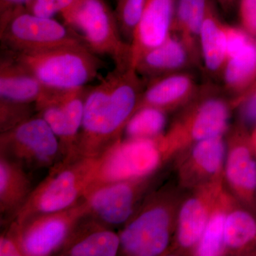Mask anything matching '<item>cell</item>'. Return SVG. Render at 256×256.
<instances>
[{
  "instance_id": "1",
  "label": "cell",
  "mask_w": 256,
  "mask_h": 256,
  "mask_svg": "<svg viewBox=\"0 0 256 256\" xmlns=\"http://www.w3.org/2000/svg\"><path fill=\"white\" fill-rule=\"evenodd\" d=\"M132 66L116 67L90 88L74 154L98 158L121 140L146 86Z\"/></svg>"
},
{
  "instance_id": "2",
  "label": "cell",
  "mask_w": 256,
  "mask_h": 256,
  "mask_svg": "<svg viewBox=\"0 0 256 256\" xmlns=\"http://www.w3.org/2000/svg\"><path fill=\"white\" fill-rule=\"evenodd\" d=\"M180 186L152 190L119 233L120 252L129 256H170L178 210L184 195Z\"/></svg>"
},
{
  "instance_id": "3",
  "label": "cell",
  "mask_w": 256,
  "mask_h": 256,
  "mask_svg": "<svg viewBox=\"0 0 256 256\" xmlns=\"http://www.w3.org/2000/svg\"><path fill=\"white\" fill-rule=\"evenodd\" d=\"M99 160L100 156H64L35 186L12 222L21 223L34 216L66 210L82 201L94 182Z\"/></svg>"
},
{
  "instance_id": "4",
  "label": "cell",
  "mask_w": 256,
  "mask_h": 256,
  "mask_svg": "<svg viewBox=\"0 0 256 256\" xmlns=\"http://www.w3.org/2000/svg\"><path fill=\"white\" fill-rule=\"evenodd\" d=\"M234 106V100L228 101L216 92L198 90L160 138V146L166 161L194 143L226 136Z\"/></svg>"
},
{
  "instance_id": "5",
  "label": "cell",
  "mask_w": 256,
  "mask_h": 256,
  "mask_svg": "<svg viewBox=\"0 0 256 256\" xmlns=\"http://www.w3.org/2000/svg\"><path fill=\"white\" fill-rule=\"evenodd\" d=\"M4 50L32 72L45 86L56 90L86 86L104 66L98 55L85 45L34 52Z\"/></svg>"
},
{
  "instance_id": "6",
  "label": "cell",
  "mask_w": 256,
  "mask_h": 256,
  "mask_svg": "<svg viewBox=\"0 0 256 256\" xmlns=\"http://www.w3.org/2000/svg\"><path fill=\"white\" fill-rule=\"evenodd\" d=\"M62 18L96 54L110 57L116 67L132 66L130 44L122 38L114 11L105 0H80Z\"/></svg>"
},
{
  "instance_id": "7",
  "label": "cell",
  "mask_w": 256,
  "mask_h": 256,
  "mask_svg": "<svg viewBox=\"0 0 256 256\" xmlns=\"http://www.w3.org/2000/svg\"><path fill=\"white\" fill-rule=\"evenodd\" d=\"M2 50L34 52L85 44L76 32L54 18L32 14L25 8L0 20Z\"/></svg>"
},
{
  "instance_id": "8",
  "label": "cell",
  "mask_w": 256,
  "mask_h": 256,
  "mask_svg": "<svg viewBox=\"0 0 256 256\" xmlns=\"http://www.w3.org/2000/svg\"><path fill=\"white\" fill-rule=\"evenodd\" d=\"M160 138H126L114 143L100 156L95 178L88 191L105 184L144 178L159 171L166 162Z\"/></svg>"
},
{
  "instance_id": "9",
  "label": "cell",
  "mask_w": 256,
  "mask_h": 256,
  "mask_svg": "<svg viewBox=\"0 0 256 256\" xmlns=\"http://www.w3.org/2000/svg\"><path fill=\"white\" fill-rule=\"evenodd\" d=\"M0 156L28 171L50 168L64 158L60 140L38 114L0 136Z\"/></svg>"
},
{
  "instance_id": "10",
  "label": "cell",
  "mask_w": 256,
  "mask_h": 256,
  "mask_svg": "<svg viewBox=\"0 0 256 256\" xmlns=\"http://www.w3.org/2000/svg\"><path fill=\"white\" fill-rule=\"evenodd\" d=\"M89 213L86 200L70 208L30 217L21 223H9L14 228L23 256L58 254L80 220Z\"/></svg>"
},
{
  "instance_id": "11",
  "label": "cell",
  "mask_w": 256,
  "mask_h": 256,
  "mask_svg": "<svg viewBox=\"0 0 256 256\" xmlns=\"http://www.w3.org/2000/svg\"><path fill=\"white\" fill-rule=\"evenodd\" d=\"M160 170L144 178L105 184L90 188L84 200L89 214L107 226L124 225L159 178Z\"/></svg>"
},
{
  "instance_id": "12",
  "label": "cell",
  "mask_w": 256,
  "mask_h": 256,
  "mask_svg": "<svg viewBox=\"0 0 256 256\" xmlns=\"http://www.w3.org/2000/svg\"><path fill=\"white\" fill-rule=\"evenodd\" d=\"M226 188L237 201L256 214V150L252 133L242 124L226 134Z\"/></svg>"
},
{
  "instance_id": "13",
  "label": "cell",
  "mask_w": 256,
  "mask_h": 256,
  "mask_svg": "<svg viewBox=\"0 0 256 256\" xmlns=\"http://www.w3.org/2000/svg\"><path fill=\"white\" fill-rule=\"evenodd\" d=\"M224 186V178H220L190 190L184 195L170 256H192Z\"/></svg>"
},
{
  "instance_id": "14",
  "label": "cell",
  "mask_w": 256,
  "mask_h": 256,
  "mask_svg": "<svg viewBox=\"0 0 256 256\" xmlns=\"http://www.w3.org/2000/svg\"><path fill=\"white\" fill-rule=\"evenodd\" d=\"M226 156V136L192 144L176 156L175 169L178 186L190 191L224 178Z\"/></svg>"
},
{
  "instance_id": "15",
  "label": "cell",
  "mask_w": 256,
  "mask_h": 256,
  "mask_svg": "<svg viewBox=\"0 0 256 256\" xmlns=\"http://www.w3.org/2000/svg\"><path fill=\"white\" fill-rule=\"evenodd\" d=\"M178 0H148L131 42V65L172 34Z\"/></svg>"
},
{
  "instance_id": "16",
  "label": "cell",
  "mask_w": 256,
  "mask_h": 256,
  "mask_svg": "<svg viewBox=\"0 0 256 256\" xmlns=\"http://www.w3.org/2000/svg\"><path fill=\"white\" fill-rule=\"evenodd\" d=\"M120 237L88 214L58 252L69 256H114L120 250Z\"/></svg>"
},
{
  "instance_id": "17",
  "label": "cell",
  "mask_w": 256,
  "mask_h": 256,
  "mask_svg": "<svg viewBox=\"0 0 256 256\" xmlns=\"http://www.w3.org/2000/svg\"><path fill=\"white\" fill-rule=\"evenodd\" d=\"M198 90L191 74L178 72L166 74L149 80L138 109L154 107L166 112L176 110L188 104Z\"/></svg>"
},
{
  "instance_id": "18",
  "label": "cell",
  "mask_w": 256,
  "mask_h": 256,
  "mask_svg": "<svg viewBox=\"0 0 256 256\" xmlns=\"http://www.w3.org/2000/svg\"><path fill=\"white\" fill-rule=\"evenodd\" d=\"M52 88H47L28 68L3 50L0 60V98L37 104Z\"/></svg>"
},
{
  "instance_id": "19",
  "label": "cell",
  "mask_w": 256,
  "mask_h": 256,
  "mask_svg": "<svg viewBox=\"0 0 256 256\" xmlns=\"http://www.w3.org/2000/svg\"><path fill=\"white\" fill-rule=\"evenodd\" d=\"M194 56L181 38L172 36L159 46L146 50L133 66L143 78L150 80L166 74L182 72Z\"/></svg>"
},
{
  "instance_id": "20",
  "label": "cell",
  "mask_w": 256,
  "mask_h": 256,
  "mask_svg": "<svg viewBox=\"0 0 256 256\" xmlns=\"http://www.w3.org/2000/svg\"><path fill=\"white\" fill-rule=\"evenodd\" d=\"M0 214L1 222L9 224L31 196L34 188L30 171L0 156Z\"/></svg>"
},
{
  "instance_id": "21",
  "label": "cell",
  "mask_w": 256,
  "mask_h": 256,
  "mask_svg": "<svg viewBox=\"0 0 256 256\" xmlns=\"http://www.w3.org/2000/svg\"><path fill=\"white\" fill-rule=\"evenodd\" d=\"M225 256H256V214L236 198L226 222Z\"/></svg>"
},
{
  "instance_id": "22",
  "label": "cell",
  "mask_w": 256,
  "mask_h": 256,
  "mask_svg": "<svg viewBox=\"0 0 256 256\" xmlns=\"http://www.w3.org/2000/svg\"><path fill=\"white\" fill-rule=\"evenodd\" d=\"M200 53L210 75L223 72L227 60L225 24L218 18L213 0H210L198 36Z\"/></svg>"
},
{
  "instance_id": "23",
  "label": "cell",
  "mask_w": 256,
  "mask_h": 256,
  "mask_svg": "<svg viewBox=\"0 0 256 256\" xmlns=\"http://www.w3.org/2000/svg\"><path fill=\"white\" fill-rule=\"evenodd\" d=\"M236 198L224 186L216 202L201 238L192 256H225L226 222Z\"/></svg>"
},
{
  "instance_id": "24",
  "label": "cell",
  "mask_w": 256,
  "mask_h": 256,
  "mask_svg": "<svg viewBox=\"0 0 256 256\" xmlns=\"http://www.w3.org/2000/svg\"><path fill=\"white\" fill-rule=\"evenodd\" d=\"M210 0H178L172 30L178 31L192 52L196 55L200 30Z\"/></svg>"
},
{
  "instance_id": "25",
  "label": "cell",
  "mask_w": 256,
  "mask_h": 256,
  "mask_svg": "<svg viewBox=\"0 0 256 256\" xmlns=\"http://www.w3.org/2000/svg\"><path fill=\"white\" fill-rule=\"evenodd\" d=\"M224 84L232 92L244 90L256 74V45L254 42L228 58L223 72Z\"/></svg>"
},
{
  "instance_id": "26",
  "label": "cell",
  "mask_w": 256,
  "mask_h": 256,
  "mask_svg": "<svg viewBox=\"0 0 256 256\" xmlns=\"http://www.w3.org/2000/svg\"><path fill=\"white\" fill-rule=\"evenodd\" d=\"M168 124L166 111L154 107L138 109L128 121L124 132L127 138L156 139L164 134Z\"/></svg>"
},
{
  "instance_id": "27",
  "label": "cell",
  "mask_w": 256,
  "mask_h": 256,
  "mask_svg": "<svg viewBox=\"0 0 256 256\" xmlns=\"http://www.w3.org/2000/svg\"><path fill=\"white\" fill-rule=\"evenodd\" d=\"M148 0H118L114 15L124 41L131 44Z\"/></svg>"
},
{
  "instance_id": "28",
  "label": "cell",
  "mask_w": 256,
  "mask_h": 256,
  "mask_svg": "<svg viewBox=\"0 0 256 256\" xmlns=\"http://www.w3.org/2000/svg\"><path fill=\"white\" fill-rule=\"evenodd\" d=\"M36 114V104L0 98V131L10 130Z\"/></svg>"
},
{
  "instance_id": "29",
  "label": "cell",
  "mask_w": 256,
  "mask_h": 256,
  "mask_svg": "<svg viewBox=\"0 0 256 256\" xmlns=\"http://www.w3.org/2000/svg\"><path fill=\"white\" fill-rule=\"evenodd\" d=\"M79 2L80 0H32L25 9L43 18H54L56 15L64 18Z\"/></svg>"
},
{
  "instance_id": "30",
  "label": "cell",
  "mask_w": 256,
  "mask_h": 256,
  "mask_svg": "<svg viewBox=\"0 0 256 256\" xmlns=\"http://www.w3.org/2000/svg\"><path fill=\"white\" fill-rule=\"evenodd\" d=\"M227 60L242 52L252 41L244 30L225 25Z\"/></svg>"
},
{
  "instance_id": "31",
  "label": "cell",
  "mask_w": 256,
  "mask_h": 256,
  "mask_svg": "<svg viewBox=\"0 0 256 256\" xmlns=\"http://www.w3.org/2000/svg\"><path fill=\"white\" fill-rule=\"evenodd\" d=\"M0 256H23L16 234L10 224L0 237Z\"/></svg>"
},
{
  "instance_id": "32",
  "label": "cell",
  "mask_w": 256,
  "mask_h": 256,
  "mask_svg": "<svg viewBox=\"0 0 256 256\" xmlns=\"http://www.w3.org/2000/svg\"><path fill=\"white\" fill-rule=\"evenodd\" d=\"M239 15L244 28L256 35V0H239Z\"/></svg>"
},
{
  "instance_id": "33",
  "label": "cell",
  "mask_w": 256,
  "mask_h": 256,
  "mask_svg": "<svg viewBox=\"0 0 256 256\" xmlns=\"http://www.w3.org/2000/svg\"><path fill=\"white\" fill-rule=\"evenodd\" d=\"M240 106V116L242 124L245 127L256 126V90L248 96L246 98L240 99L238 102Z\"/></svg>"
},
{
  "instance_id": "34",
  "label": "cell",
  "mask_w": 256,
  "mask_h": 256,
  "mask_svg": "<svg viewBox=\"0 0 256 256\" xmlns=\"http://www.w3.org/2000/svg\"><path fill=\"white\" fill-rule=\"evenodd\" d=\"M32 0H0V20L8 18L16 10L26 8Z\"/></svg>"
},
{
  "instance_id": "35",
  "label": "cell",
  "mask_w": 256,
  "mask_h": 256,
  "mask_svg": "<svg viewBox=\"0 0 256 256\" xmlns=\"http://www.w3.org/2000/svg\"><path fill=\"white\" fill-rule=\"evenodd\" d=\"M224 11L229 12L233 10L234 6L239 0H215Z\"/></svg>"
},
{
  "instance_id": "36",
  "label": "cell",
  "mask_w": 256,
  "mask_h": 256,
  "mask_svg": "<svg viewBox=\"0 0 256 256\" xmlns=\"http://www.w3.org/2000/svg\"><path fill=\"white\" fill-rule=\"evenodd\" d=\"M252 142H254V146H255L256 150V130L254 129V131H252Z\"/></svg>"
},
{
  "instance_id": "37",
  "label": "cell",
  "mask_w": 256,
  "mask_h": 256,
  "mask_svg": "<svg viewBox=\"0 0 256 256\" xmlns=\"http://www.w3.org/2000/svg\"><path fill=\"white\" fill-rule=\"evenodd\" d=\"M254 129L256 130V127H255V128H254Z\"/></svg>"
}]
</instances>
